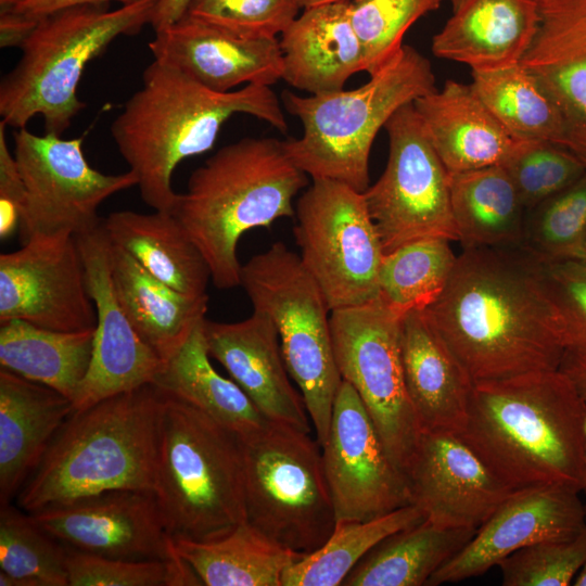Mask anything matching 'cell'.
<instances>
[{"instance_id": "6da1fadb", "label": "cell", "mask_w": 586, "mask_h": 586, "mask_svg": "<svg viewBox=\"0 0 586 586\" xmlns=\"http://www.w3.org/2000/svg\"><path fill=\"white\" fill-rule=\"evenodd\" d=\"M423 313L474 384L560 368L562 319L523 246L464 249Z\"/></svg>"}, {"instance_id": "7a4b0ae2", "label": "cell", "mask_w": 586, "mask_h": 586, "mask_svg": "<svg viewBox=\"0 0 586 586\" xmlns=\"http://www.w3.org/2000/svg\"><path fill=\"white\" fill-rule=\"evenodd\" d=\"M586 407L560 368L473 386L459 437L508 485L586 487Z\"/></svg>"}, {"instance_id": "3957f363", "label": "cell", "mask_w": 586, "mask_h": 586, "mask_svg": "<svg viewBox=\"0 0 586 586\" xmlns=\"http://www.w3.org/2000/svg\"><path fill=\"white\" fill-rule=\"evenodd\" d=\"M247 114L285 132L288 123L270 86L250 84L218 92L156 60L142 86L111 125L114 142L136 174L141 199L154 211L171 212L178 193L173 173L183 160L209 151L222 125Z\"/></svg>"}, {"instance_id": "277c9868", "label": "cell", "mask_w": 586, "mask_h": 586, "mask_svg": "<svg viewBox=\"0 0 586 586\" xmlns=\"http://www.w3.org/2000/svg\"><path fill=\"white\" fill-rule=\"evenodd\" d=\"M163 393L154 384L74 410L16 496L28 513L112 489H154Z\"/></svg>"}, {"instance_id": "5b68a950", "label": "cell", "mask_w": 586, "mask_h": 586, "mask_svg": "<svg viewBox=\"0 0 586 586\" xmlns=\"http://www.w3.org/2000/svg\"><path fill=\"white\" fill-rule=\"evenodd\" d=\"M307 183L283 141L243 138L219 149L191 174L170 213L201 251L215 286L231 289L240 285L241 237L295 216L293 199Z\"/></svg>"}, {"instance_id": "8992f818", "label": "cell", "mask_w": 586, "mask_h": 586, "mask_svg": "<svg viewBox=\"0 0 586 586\" xmlns=\"http://www.w3.org/2000/svg\"><path fill=\"white\" fill-rule=\"evenodd\" d=\"M163 393L153 493L176 539L205 542L246 522L239 435Z\"/></svg>"}, {"instance_id": "52a82bcc", "label": "cell", "mask_w": 586, "mask_h": 586, "mask_svg": "<svg viewBox=\"0 0 586 586\" xmlns=\"http://www.w3.org/2000/svg\"><path fill=\"white\" fill-rule=\"evenodd\" d=\"M430 61L411 46L362 86L302 97L282 94L303 135L283 141L289 158L311 179H330L364 192L374 138L402 106L436 90Z\"/></svg>"}, {"instance_id": "ba28073f", "label": "cell", "mask_w": 586, "mask_h": 586, "mask_svg": "<svg viewBox=\"0 0 586 586\" xmlns=\"http://www.w3.org/2000/svg\"><path fill=\"white\" fill-rule=\"evenodd\" d=\"M155 3L141 0L112 11L106 4H80L40 17L1 80V122L20 129L39 114L46 133L61 136L86 106L77 87L87 64L117 37L150 24Z\"/></svg>"}, {"instance_id": "9c48e42d", "label": "cell", "mask_w": 586, "mask_h": 586, "mask_svg": "<svg viewBox=\"0 0 586 586\" xmlns=\"http://www.w3.org/2000/svg\"><path fill=\"white\" fill-rule=\"evenodd\" d=\"M239 437L246 522L304 557L322 547L336 515L318 441L273 421Z\"/></svg>"}, {"instance_id": "30bf717a", "label": "cell", "mask_w": 586, "mask_h": 586, "mask_svg": "<svg viewBox=\"0 0 586 586\" xmlns=\"http://www.w3.org/2000/svg\"><path fill=\"white\" fill-rule=\"evenodd\" d=\"M240 285L254 310L273 322L290 377L303 396L321 446L342 382L332 342L331 309L300 255L276 242L241 267Z\"/></svg>"}, {"instance_id": "8fae6325", "label": "cell", "mask_w": 586, "mask_h": 586, "mask_svg": "<svg viewBox=\"0 0 586 586\" xmlns=\"http://www.w3.org/2000/svg\"><path fill=\"white\" fill-rule=\"evenodd\" d=\"M300 258L331 311L379 296L384 251L364 194L330 179H314L295 206Z\"/></svg>"}, {"instance_id": "7c38bea8", "label": "cell", "mask_w": 586, "mask_h": 586, "mask_svg": "<svg viewBox=\"0 0 586 586\" xmlns=\"http://www.w3.org/2000/svg\"><path fill=\"white\" fill-rule=\"evenodd\" d=\"M402 318L378 296L332 310L330 323L342 380L355 388L388 456L406 474L422 431L404 378Z\"/></svg>"}, {"instance_id": "4fadbf2b", "label": "cell", "mask_w": 586, "mask_h": 586, "mask_svg": "<svg viewBox=\"0 0 586 586\" xmlns=\"http://www.w3.org/2000/svg\"><path fill=\"white\" fill-rule=\"evenodd\" d=\"M384 128L390 145L385 169L362 192L384 254L428 238L458 241L449 174L413 102L398 109Z\"/></svg>"}, {"instance_id": "5bb4252c", "label": "cell", "mask_w": 586, "mask_h": 586, "mask_svg": "<svg viewBox=\"0 0 586 586\" xmlns=\"http://www.w3.org/2000/svg\"><path fill=\"white\" fill-rule=\"evenodd\" d=\"M82 143L84 137L39 136L26 127L15 131L13 154L26 193L18 226L22 244L36 235H77L94 229L102 222L99 206L138 184L131 170L107 175L91 167Z\"/></svg>"}, {"instance_id": "9a60e30c", "label": "cell", "mask_w": 586, "mask_h": 586, "mask_svg": "<svg viewBox=\"0 0 586 586\" xmlns=\"http://www.w3.org/2000/svg\"><path fill=\"white\" fill-rule=\"evenodd\" d=\"M321 453L336 522L368 521L412 504L406 474L388 456L362 400L344 380Z\"/></svg>"}, {"instance_id": "2e32d148", "label": "cell", "mask_w": 586, "mask_h": 586, "mask_svg": "<svg viewBox=\"0 0 586 586\" xmlns=\"http://www.w3.org/2000/svg\"><path fill=\"white\" fill-rule=\"evenodd\" d=\"M11 319L62 332L95 329L75 235H36L0 255V322Z\"/></svg>"}, {"instance_id": "e0dca14e", "label": "cell", "mask_w": 586, "mask_h": 586, "mask_svg": "<svg viewBox=\"0 0 586 586\" xmlns=\"http://www.w3.org/2000/svg\"><path fill=\"white\" fill-rule=\"evenodd\" d=\"M30 515L47 533L78 551L129 561L179 558L150 491H106Z\"/></svg>"}, {"instance_id": "ac0fdd59", "label": "cell", "mask_w": 586, "mask_h": 586, "mask_svg": "<svg viewBox=\"0 0 586 586\" xmlns=\"http://www.w3.org/2000/svg\"><path fill=\"white\" fill-rule=\"evenodd\" d=\"M89 296L97 310L92 359L73 399L75 410L153 384L165 362L142 340L120 307L112 283L110 240L102 222L75 235Z\"/></svg>"}, {"instance_id": "d6986e66", "label": "cell", "mask_w": 586, "mask_h": 586, "mask_svg": "<svg viewBox=\"0 0 586 586\" xmlns=\"http://www.w3.org/2000/svg\"><path fill=\"white\" fill-rule=\"evenodd\" d=\"M412 504L443 527L477 530L520 489L495 473L459 437L422 431L406 471Z\"/></svg>"}, {"instance_id": "ffe728a7", "label": "cell", "mask_w": 586, "mask_h": 586, "mask_svg": "<svg viewBox=\"0 0 586 586\" xmlns=\"http://www.w3.org/2000/svg\"><path fill=\"white\" fill-rule=\"evenodd\" d=\"M579 494L560 485L520 489L431 576L428 585L479 576L519 549L575 536L586 525L585 505Z\"/></svg>"}, {"instance_id": "44dd1931", "label": "cell", "mask_w": 586, "mask_h": 586, "mask_svg": "<svg viewBox=\"0 0 586 586\" xmlns=\"http://www.w3.org/2000/svg\"><path fill=\"white\" fill-rule=\"evenodd\" d=\"M149 49L154 60L218 92L271 87L283 75L279 39L244 37L187 15L155 31Z\"/></svg>"}, {"instance_id": "7402d4cb", "label": "cell", "mask_w": 586, "mask_h": 586, "mask_svg": "<svg viewBox=\"0 0 586 586\" xmlns=\"http://www.w3.org/2000/svg\"><path fill=\"white\" fill-rule=\"evenodd\" d=\"M203 332L211 358L267 420L311 432L303 396L290 381L277 329L266 314L253 310L249 318L231 323L205 318Z\"/></svg>"}, {"instance_id": "603a6c76", "label": "cell", "mask_w": 586, "mask_h": 586, "mask_svg": "<svg viewBox=\"0 0 586 586\" xmlns=\"http://www.w3.org/2000/svg\"><path fill=\"white\" fill-rule=\"evenodd\" d=\"M540 21L521 64L556 101L565 149L586 166V0H536Z\"/></svg>"}, {"instance_id": "cb8c5ba5", "label": "cell", "mask_w": 586, "mask_h": 586, "mask_svg": "<svg viewBox=\"0 0 586 586\" xmlns=\"http://www.w3.org/2000/svg\"><path fill=\"white\" fill-rule=\"evenodd\" d=\"M413 106L448 173L505 166L526 142L504 127L471 84L447 80Z\"/></svg>"}, {"instance_id": "d4e9b609", "label": "cell", "mask_w": 586, "mask_h": 586, "mask_svg": "<svg viewBox=\"0 0 586 586\" xmlns=\"http://www.w3.org/2000/svg\"><path fill=\"white\" fill-rule=\"evenodd\" d=\"M400 349L406 388L421 431L460 433L474 382L423 310L403 316Z\"/></svg>"}, {"instance_id": "484cf974", "label": "cell", "mask_w": 586, "mask_h": 586, "mask_svg": "<svg viewBox=\"0 0 586 586\" xmlns=\"http://www.w3.org/2000/svg\"><path fill=\"white\" fill-rule=\"evenodd\" d=\"M279 43L282 79L310 94L343 90L351 76L366 68L349 2L303 9L280 35Z\"/></svg>"}, {"instance_id": "4316f807", "label": "cell", "mask_w": 586, "mask_h": 586, "mask_svg": "<svg viewBox=\"0 0 586 586\" xmlns=\"http://www.w3.org/2000/svg\"><path fill=\"white\" fill-rule=\"evenodd\" d=\"M74 410L54 388L0 369V506L17 496Z\"/></svg>"}, {"instance_id": "83f0119b", "label": "cell", "mask_w": 586, "mask_h": 586, "mask_svg": "<svg viewBox=\"0 0 586 586\" xmlns=\"http://www.w3.org/2000/svg\"><path fill=\"white\" fill-rule=\"evenodd\" d=\"M539 21L536 0H464L434 35L431 49L472 72L509 67L521 63Z\"/></svg>"}, {"instance_id": "f1b7e54d", "label": "cell", "mask_w": 586, "mask_h": 586, "mask_svg": "<svg viewBox=\"0 0 586 586\" xmlns=\"http://www.w3.org/2000/svg\"><path fill=\"white\" fill-rule=\"evenodd\" d=\"M110 264L120 307L142 340L166 362L205 319L208 295L173 289L111 241Z\"/></svg>"}, {"instance_id": "f546056e", "label": "cell", "mask_w": 586, "mask_h": 586, "mask_svg": "<svg viewBox=\"0 0 586 586\" xmlns=\"http://www.w3.org/2000/svg\"><path fill=\"white\" fill-rule=\"evenodd\" d=\"M103 227L113 244L157 280L189 295L207 294L208 265L170 212H114L103 219Z\"/></svg>"}, {"instance_id": "4dcf8cb0", "label": "cell", "mask_w": 586, "mask_h": 586, "mask_svg": "<svg viewBox=\"0 0 586 586\" xmlns=\"http://www.w3.org/2000/svg\"><path fill=\"white\" fill-rule=\"evenodd\" d=\"M448 174L453 216L463 249L522 246L526 209L505 166Z\"/></svg>"}, {"instance_id": "1f68e13d", "label": "cell", "mask_w": 586, "mask_h": 586, "mask_svg": "<svg viewBox=\"0 0 586 586\" xmlns=\"http://www.w3.org/2000/svg\"><path fill=\"white\" fill-rule=\"evenodd\" d=\"M203 321L165 362L153 384L193 405L239 436L263 428L269 420L232 379L224 378L214 369Z\"/></svg>"}, {"instance_id": "d6a6232c", "label": "cell", "mask_w": 586, "mask_h": 586, "mask_svg": "<svg viewBox=\"0 0 586 586\" xmlns=\"http://www.w3.org/2000/svg\"><path fill=\"white\" fill-rule=\"evenodd\" d=\"M475 528L443 527L428 520L395 532L372 547L343 586H421L474 536Z\"/></svg>"}, {"instance_id": "836d02e7", "label": "cell", "mask_w": 586, "mask_h": 586, "mask_svg": "<svg viewBox=\"0 0 586 586\" xmlns=\"http://www.w3.org/2000/svg\"><path fill=\"white\" fill-rule=\"evenodd\" d=\"M175 548L206 586H282L285 570L304 557L247 522L216 539H176Z\"/></svg>"}, {"instance_id": "e575fe53", "label": "cell", "mask_w": 586, "mask_h": 586, "mask_svg": "<svg viewBox=\"0 0 586 586\" xmlns=\"http://www.w3.org/2000/svg\"><path fill=\"white\" fill-rule=\"evenodd\" d=\"M94 330L62 332L27 321L0 322V366L74 399L93 352Z\"/></svg>"}, {"instance_id": "d590c367", "label": "cell", "mask_w": 586, "mask_h": 586, "mask_svg": "<svg viewBox=\"0 0 586 586\" xmlns=\"http://www.w3.org/2000/svg\"><path fill=\"white\" fill-rule=\"evenodd\" d=\"M471 86L515 138L549 142L565 149L561 112L540 79L523 64L472 72Z\"/></svg>"}, {"instance_id": "8d00e7d4", "label": "cell", "mask_w": 586, "mask_h": 586, "mask_svg": "<svg viewBox=\"0 0 586 586\" xmlns=\"http://www.w3.org/2000/svg\"><path fill=\"white\" fill-rule=\"evenodd\" d=\"M415 504L368 521H341L322 547L289 566L282 586H339L360 559L386 536L423 521Z\"/></svg>"}, {"instance_id": "74e56055", "label": "cell", "mask_w": 586, "mask_h": 586, "mask_svg": "<svg viewBox=\"0 0 586 586\" xmlns=\"http://www.w3.org/2000/svg\"><path fill=\"white\" fill-rule=\"evenodd\" d=\"M450 240L428 238L384 254L379 272V297L396 315L424 310L444 291L457 257Z\"/></svg>"}, {"instance_id": "f35d334b", "label": "cell", "mask_w": 586, "mask_h": 586, "mask_svg": "<svg viewBox=\"0 0 586 586\" xmlns=\"http://www.w3.org/2000/svg\"><path fill=\"white\" fill-rule=\"evenodd\" d=\"M67 548L41 528L30 513L10 504L0 509V571L38 586H68Z\"/></svg>"}, {"instance_id": "ab89813d", "label": "cell", "mask_w": 586, "mask_h": 586, "mask_svg": "<svg viewBox=\"0 0 586 586\" xmlns=\"http://www.w3.org/2000/svg\"><path fill=\"white\" fill-rule=\"evenodd\" d=\"M528 212L526 251L540 260L575 257L586 235V173Z\"/></svg>"}, {"instance_id": "60d3db41", "label": "cell", "mask_w": 586, "mask_h": 586, "mask_svg": "<svg viewBox=\"0 0 586 586\" xmlns=\"http://www.w3.org/2000/svg\"><path fill=\"white\" fill-rule=\"evenodd\" d=\"M444 0H352L353 27L362 46L370 76L382 69L402 50L410 26L436 10Z\"/></svg>"}, {"instance_id": "b9f144b4", "label": "cell", "mask_w": 586, "mask_h": 586, "mask_svg": "<svg viewBox=\"0 0 586 586\" xmlns=\"http://www.w3.org/2000/svg\"><path fill=\"white\" fill-rule=\"evenodd\" d=\"M66 548L68 586L202 585L180 556L168 561H129Z\"/></svg>"}, {"instance_id": "7bdbcfd3", "label": "cell", "mask_w": 586, "mask_h": 586, "mask_svg": "<svg viewBox=\"0 0 586 586\" xmlns=\"http://www.w3.org/2000/svg\"><path fill=\"white\" fill-rule=\"evenodd\" d=\"M505 167L526 212L586 173V166L569 150L543 141H526Z\"/></svg>"}, {"instance_id": "ee69618b", "label": "cell", "mask_w": 586, "mask_h": 586, "mask_svg": "<svg viewBox=\"0 0 586 586\" xmlns=\"http://www.w3.org/2000/svg\"><path fill=\"white\" fill-rule=\"evenodd\" d=\"M586 563V525L568 539L544 540L499 562L504 586H568Z\"/></svg>"}, {"instance_id": "f6af8a7d", "label": "cell", "mask_w": 586, "mask_h": 586, "mask_svg": "<svg viewBox=\"0 0 586 586\" xmlns=\"http://www.w3.org/2000/svg\"><path fill=\"white\" fill-rule=\"evenodd\" d=\"M301 10L298 0H191L184 15L244 37L275 39Z\"/></svg>"}, {"instance_id": "bcb514c9", "label": "cell", "mask_w": 586, "mask_h": 586, "mask_svg": "<svg viewBox=\"0 0 586 586\" xmlns=\"http://www.w3.org/2000/svg\"><path fill=\"white\" fill-rule=\"evenodd\" d=\"M540 266L562 319L565 351L586 354V262L572 257L540 260Z\"/></svg>"}, {"instance_id": "7dc6e473", "label": "cell", "mask_w": 586, "mask_h": 586, "mask_svg": "<svg viewBox=\"0 0 586 586\" xmlns=\"http://www.w3.org/2000/svg\"><path fill=\"white\" fill-rule=\"evenodd\" d=\"M5 124L0 123V237L7 239L20 226L25 203V186L5 138Z\"/></svg>"}, {"instance_id": "c3c4849f", "label": "cell", "mask_w": 586, "mask_h": 586, "mask_svg": "<svg viewBox=\"0 0 586 586\" xmlns=\"http://www.w3.org/2000/svg\"><path fill=\"white\" fill-rule=\"evenodd\" d=\"M39 18L14 10L0 11V47L21 48L34 33Z\"/></svg>"}, {"instance_id": "681fc988", "label": "cell", "mask_w": 586, "mask_h": 586, "mask_svg": "<svg viewBox=\"0 0 586 586\" xmlns=\"http://www.w3.org/2000/svg\"><path fill=\"white\" fill-rule=\"evenodd\" d=\"M116 1L120 5L132 4L141 0H26L14 11L31 17L40 18L55 11L80 4H106Z\"/></svg>"}, {"instance_id": "f907efd6", "label": "cell", "mask_w": 586, "mask_h": 586, "mask_svg": "<svg viewBox=\"0 0 586 586\" xmlns=\"http://www.w3.org/2000/svg\"><path fill=\"white\" fill-rule=\"evenodd\" d=\"M560 369L568 374L573 381L579 396L582 397L586 407V354L565 351L561 360ZM585 445H586V421H585ZM585 495V512H586V487L583 491Z\"/></svg>"}, {"instance_id": "816d5d0a", "label": "cell", "mask_w": 586, "mask_h": 586, "mask_svg": "<svg viewBox=\"0 0 586 586\" xmlns=\"http://www.w3.org/2000/svg\"><path fill=\"white\" fill-rule=\"evenodd\" d=\"M190 1L191 0H156L150 23L154 31L181 18L184 15Z\"/></svg>"}, {"instance_id": "f5cc1de1", "label": "cell", "mask_w": 586, "mask_h": 586, "mask_svg": "<svg viewBox=\"0 0 586 586\" xmlns=\"http://www.w3.org/2000/svg\"><path fill=\"white\" fill-rule=\"evenodd\" d=\"M1 586H38V584L29 578L16 577L0 571Z\"/></svg>"}, {"instance_id": "db71d44e", "label": "cell", "mask_w": 586, "mask_h": 586, "mask_svg": "<svg viewBox=\"0 0 586 586\" xmlns=\"http://www.w3.org/2000/svg\"><path fill=\"white\" fill-rule=\"evenodd\" d=\"M302 9L333 2H349L352 0H298Z\"/></svg>"}, {"instance_id": "11a10c76", "label": "cell", "mask_w": 586, "mask_h": 586, "mask_svg": "<svg viewBox=\"0 0 586 586\" xmlns=\"http://www.w3.org/2000/svg\"><path fill=\"white\" fill-rule=\"evenodd\" d=\"M26 0H0V11L15 10L18 5H21Z\"/></svg>"}, {"instance_id": "9f6ffc18", "label": "cell", "mask_w": 586, "mask_h": 586, "mask_svg": "<svg viewBox=\"0 0 586 586\" xmlns=\"http://www.w3.org/2000/svg\"><path fill=\"white\" fill-rule=\"evenodd\" d=\"M574 586H586V563L583 565L581 571L577 573L576 577L573 581Z\"/></svg>"}, {"instance_id": "6f0895ef", "label": "cell", "mask_w": 586, "mask_h": 586, "mask_svg": "<svg viewBox=\"0 0 586 586\" xmlns=\"http://www.w3.org/2000/svg\"><path fill=\"white\" fill-rule=\"evenodd\" d=\"M575 258H579L586 262V235L577 254L575 255Z\"/></svg>"}, {"instance_id": "680465c9", "label": "cell", "mask_w": 586, "mask_h": 586, "mask_svg": "<svg viewBox=\"0 0 586 586\" xmlns=\"http://www.w3.org/2000/svg\"><path fill=\"white\" fill-rule=\"evenodd\" d=\"M463 1L464 0H450L453 11H456L463 3Z\"/></svg>"}]
</instances>
